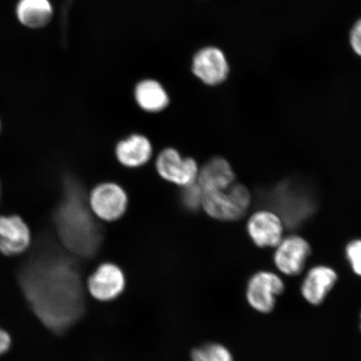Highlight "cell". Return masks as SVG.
Returning <instances> with one entry per match:
<instances>
[{
    "mask_svg": "<svg viewBox=\"0 0 361 361\" xmlns=\"http://www.w3.org/2000/svg\"><path fill=\"white\" fill-rule=\"evenodd\" d=\"M18 278L31 309L51 331L65 333L83 317L87 303L78 269L47 239L36 243Z\"/></svg>",
    "mask_w": 361,
    "mask_h": 361,
    "instance_id": "1",
    "label": "cell"
},
{
    "mask_svg": "<svg viewBox=\"0 0 361 361\" xmlns=\"http://www.w3.org/2000/svg\"><path fill=\"white\" fill-rule=\"evenodd\" d=\"M64 195L54 214L56 227L62 245L72 254L89 258L96 254L99 241L87 234V197L71 178H66Z\"/></svg>",
    "mask_w": 361,
    "mask_h": 361,
    "instance_id": "2",
    "label": "cell"
},
{
    "mask_svg": "<svg viewBox=\"0 0 361 361\" xmlns=\"http://www.w3.org/2000/svg\"><path fill=\"white\" fill-rule=\"evenodd\" d=\"M251 202L252 195L248 188L235 182L228 188L202 192L201 210L214 220L233 222L246 215Z\"/></svg>",
    "mask_w": 361,
    "mask_h": 361,
    "instance_id": "3",
    "label": "cell"
},
{
    "mask_svg": "<svg viewBox=\"0 0 361 361\" xmlns=\"http://www.w3.org/2000/svg\"><path fill=\"white\" fill-rule=\"evenodd\" d=\"M90 214L103 223L123 219L129 209L130 200L124 187L114 180H104L90 189L87 196Z\"/></svg>",
    "mask_w": 361,
    "mask_h": 361,
    "instance_id": "4",
    "label": "cell"
},
{
    "mask_svg": "<svg viewBox=\"0 0 361 361\" xmlns=\"http://www.w3.org/2000/svg\"><path fill=\"white\" fill-rule=\"evenodd\" d=\"M154 168L158 177L178 188L196 183L200 171L195 158L183 156L174 147H166L158 152Z\"/></svg>",
    "mask_w": 361,
    "mask_h": 361,
    "instance_id": "5",
    "label": "cell"
},
{
    "mask_svg": "<svg viewBox=\"0 0 361 361\" xmlns=\"http://www.w3.org/2000/svg\"><path fill=\"white\" fill-rule=\"evenodd\" d=\"M192 71L203 84L216 87L228 80L231 69L223 49L210 45L197 52L193 59Z\"/></svg>",
    "mask_w": 361,
    "mask_h": 361,
    "instance_id": "6",
    "label": "cell"
},
{
    "mask_svg": "<svg viewBox=\"0 0 361 361\" xmlns=\"http://www.w3.org/2000/svg\"><path fill=\"white\" fill-rule=\"evenodd\" d=\"M114 155L120 166L126 169L144 168L154 157L151 139L141 133H132L116 143Z\"/></svg>",
    "mask_w": 361,
    "mask_h": 361,
    "instance_id": "7",
    "label": "cell"
},
{
    "mask_svg": "<svg viewBox=\"0 0 361 361\" xmlns=\"http://www.w3.org/2000/svg\"><path fill=\"white\" fill-rule=\"evenodd\" d=\"M284 290V283L277 274L261 271L250 279L247 288L248 303L261 313H269L274 308L276 296Z\"/></svg>",
    "mask_w": 361,
    "mask_h": 361,
    "instance_id": "8",
    "label": "cell"
},
{
    "mask_svg": "<svg viewBox=\"0 0 361 361\" xmlns=\"http://www.w3.org/2000/svg\"><path fill=\"white\" fill-rule=\"evenodd\" d=\"M88 290L94 299L111 301L118 297L126 287V278L118 265L106 262L98 266L87 281Z\"/></svg>",
    "mask_w": 361,
    "mask_h": 361,
    "instance_id": "9",
    "label": "cell"
},
{
    "mask_svg": "<svg viewBox=\"0 0 361 361\" xmlns=\"http://www.w3.org/2000/svg\"><path fill=\"white\" fill-rule=\"evenodd\" d=\"M310 252V246L305 238L297 235L283 238L275 251L274 264L283 274L295 276L304 269Z\"/></svg>",
    "mask_w": 361,
    "mask_h": 361,
    "instance_id": "10",
    "label": "cell"
},
{
    "mask_svg": "<svg viewBox=\"0 0 361 361\" xmlns=\"http://www.w3.org/2000/svg\"><path fill=\"white\" fill-rule=\"evenodd\" d=\"M247 229L252 240L260 247H276L283 239V221L272 211L256 212L248 219Z\"/></svg>",
    "mask_w": 361,
    "mask_h": 361,
    "instance_id": "11",
    "label": "cell"
},
{
    "mask_svg": "<svg viewBox=\"0 0 361 361\" xmlns=\"http://www.w3.org/2000/svg\"><path fill=\"white\" fill-rule=\"evenodd\" d=\"M28 226L19 216H0V252L6 256L22 254L30 245Z\"/></svg>",
    "mask_w": 361,
    "mask_h": 361,
    "instance_id": "12",
    "label": "cell"
},
{
    "mask_svg": "<svg viewBox=\"0 0 361 361\" xmlns=\"http://www.w3.org/2000/svg\"><path fill=\"white\" fill-rule=\"evenodd\" d=\"M236 176L231 164L223 157H214L200 166L197 183L202 192L218 190L231 186Z\"/></svg>",
    "mask_w": 361,
    "mask_h": 361,
    "instance_id": "13",
    "label": "cell"
},
{
    "mask_svg": "<svg viewBox=\"0 0 361 361\" xmlns=\"http://www.w3.org/2000/svg\"><path fill=\"white\" fill-rule=\"evenodd\" d=\"M337 279V274L333 269L316 266L310 270L302 284V295L311 305H320L335 286Z\"/></svg>",
    "mask_w": 361,
    "mask_h": 361,
    "instance_id": "14",
    "label": "cell"
},
{
    "mask_svg": "<svg viewBox=\"0 0 361 361\" xmlns=\"http://www.w3.org/2000/svg\"><path fill=\"white\" fill-rule=\"evenodd\" d=\"M135 100L142 111L150 114L165 111L170 103L168 92L154 80H145L137 84L135 89Z\"/></svg>",
    "mask_w": 361,
    "mask_h": 361,
    "instance_id": "15",
    "label": "cell"
},
{
    "mask_svg": "<svg viewBox=\"0 0 361 361\" xmlns=\"http://www.w3.org/2000/svg\"><path fill=\"white\" fill-rule=\"evenodd\" d=\"M16 13L23 25L39 29L51 20L53 8L49 0H20Z\"/></svg>",
    "mask_w": 361,
    "mask_h": 361,
    "instance_id": "16",
    "label": "cell"
},
{
    "mask_svg": "<svg viewBox=\"0 0 361 361\" xmlns=\"http://www.w3.org/2000/svg\"><path fill=\"white\" fill-rule=\"evenodd\" d=\"M192 361H233L232 354L220 344H207L193 350Z\"/></svg>",
    "mask_w": 361,
    "mask_h": 361,
    "instance_id": "17",
    "label": "cell"
},
{
    "mask_svg": "<svg viewBox=\"0 0 361 361\" xmlns=\"http://www.w3.org/2000/svg\"><path fill=\"white\" fill-rule=\"evenodd\" d=\"M179 189L180 205L185 209L191 213L202 209V190L197 183Z\"/></svg>",
    "mask_w": 361,
    "mask_h": 361,
    "instance_id": "18",
    "label": "cell"
},
{
    "mask_svg": "<svg viewBox=\"0 0 361 361\" xmlns=\"http://www.w3.org/2000/svg\"><path fill=\"white\" fill-rule=\"evenodd\" d=\"M346 256L354 272L361 276V239L351 241L346 247Z\"/></svg>",
    "mask_w": 361,
    "mask_h": 361,
    "instance_id": "19",
    "label": "cell"
},
{
    "mask_svg": "<svg viewBox=\"0 0 361 361\" xmlns=\"http://www.w3.org/2000/svg\"><path fill=\"white\" fill-rule=\"evenodd\" d=\"M349 43L352 51L361 58V17L354 23L349 33Z\"/></svg>",
    "mask_w": 361,
    "mask_h": 361,
    "instance_id": "20",
    "label": "cell"
},
{
    "mask_svg": "<svg viewBox=\"0 0 361 361\" xmlns=\"http://www.w3.org/2000/svg\"><path fill=\"white\" fill-rule=\"evenodd\" d=\"M11 345V338L8 334L2 329H0V355L6 353L10 349Z\"/></svg>",
    "mask_w": 361,
    "mask_h": 361,
    "instance_id": "21",
    "label": "cell"
}]
</instances>
